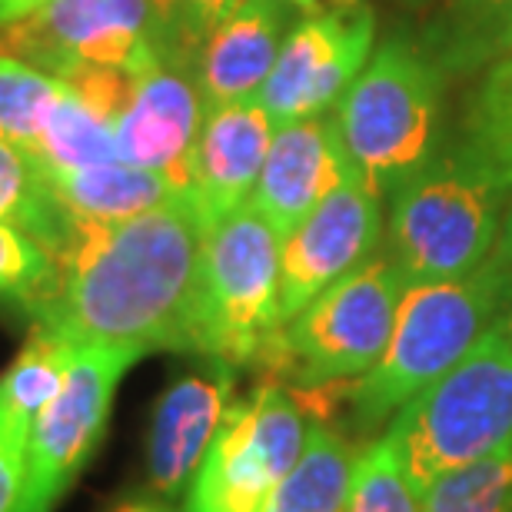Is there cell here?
<instances>
[{"label": "cell", "mask_w": 512, "mask_h": 512, "mask_svg": "<svg viewBox=\"0 0 512 512\" xmlns=\"http://www.w3.org/2000/svg\"><path fill=\"white\" fill-rule=\"evenodd\" d=\"M207 230L190 190L120 223H70L57 253V290L34 326L77 346L190 353Z\"/></svg>", "instance_id": "6da1fadb"}, {"label": "cell", "mask_w": 512, "mask_h": 512, "mask_svg": "<svg viewBox=\"0 0 512 512\" xmlns=\"http://www.w3.org/2000/svg\"><path fill=\"white\" fill-rule=\"evenodd\" d=\"M509 286V270L493 256L456 280L406 283L383 356L360 380L333 386L350 406L346 429L360 443L380 436L409 399L453 370L493 330Z\"/></svg>", "instance_id": "7a4b0ae2"}, {"label": "cell", "mask_w": 512, "mask_h": 512, "mask_svg": "<svg viewBox=\"0 0 512 512\" xmlns=\"http://www.w3.org/2000/svg\"><path fill=\"white\" fill-rule=\"evenodd\" d=\"M383 439L423 489L512 439V346L489 330L453 370L389 419Z\"/></svg>", "instance_id": "3957f363"}, {"label": "cell", "mask_w": 512, "mask_h": 512, "mask_svg": "<svg viewBox=\"0 0 512 512\" xmlns=\"http://www.w3.org/2000/svg\"><path fill=\"white\" fill-rule=\"evenodd\" d=\"M443 84V74L419 44L389 37L336 104L346 157L380 197H389L433 160Z\"/></svg>", "instance_id": "277c9868"}, {"label": "cell", "mask_w": 512, "mask_h": 512, "mask_svg": "<svg viewBox=\"0 0 512 512\" xmlns=\"http://www.w3.org/2000/svg\"><path fill=\"white\" fill-rule=\"evenodd\" d=\"M506 200L503 187L459 153L433 157L389 193L383 253L406 283L473 273L496 250Z\"/></svg>", "instance_id": "5b68a950"}, {"label": "cell", "mask_w": 512, "mask_h": 512, "mask_svg": "<svg viewBox=\"0 0 512 512\" xmlns=\"http://www.w3.org/2000/svg\"><path fill=\"white\" fill-rule=\"evenodd\" d=\"M283 237L247 200L207 230L190 320V353L240 366L263 363L280 330Z\"/></svg>", "instance_id": "8992f818"}, {"label": "cell", "mask_w": 512, "mask_h": 512, "mask_svg": "<svg viewBox=\"0 0 512 512\" xmlns=\"http://www.w3.org/2000/svg\"><path fill=\"white\" fill-rule=\"evenodd\" d=\"M403 290L406 276L386 253H376L286 320L263 366L296 393L360 380L386 350Z\"/></svg>", "instance_id": "52a82bcc"}, {"label": "cell", "mask_w": 512, "mask_h": 512, "mask_svg": "<svg viewBox=\"0 0 512 512\" xmlns=\"http://www.w3.org/2000/svg\"><path fill=\"white\" fill-rule=\"evenodd\" d=\"M0 44L50 77L80 67L140 74L157 60H187L150 0H47L0 30Z\"/></svg>", "instance_id": "ba28073f"}, {"label": "cell", "mask_w": 512, "mask_h": 512, "mask_svg": "<svg viewBox=\"0 0 512 512\" xmlns=\"http://www.w3.org/2000/svg\"><path fill=\"white\" fill-rule=\"evenodd\" d=\"M306 433L310 413L280 380L233 399L187 489L183 512H260L266 496L300 459Z\"/></svg>", "instance_id": "9c48e42d"}, {"label": "cell", "mask_w": 512, "mask_h": 512, "mask_svg": "<svg viewBox=\"0 0 512 512\" xmlns=\"http://www.w3.org/2000/svg\"><path fill=\"white\" fill-rule=\"evenodd\" d=\"M140 353L77 346L64 389L34 419L24 449V479L14 512H54L104 443L124 373Z\"/></svg>", "instance_id": "30bf717a"}, {"label": "cell", "mask_w": 512, "mask_h": 512, "mask_svg": "<svg viewBox=\"0 0 512 512\" xmlns=\"http://www.w3.org/2000/svg\"><path fill=\"white\" fill-rule=\"evenodd\" d=\"M373 44L376 17L366 0H326L283 37L256 104L276 127L330 114L370 64Z\"/></svg>", "instance_id": "8fae6325"}, {"label": "cell", "mask_w": 512, "mask_h": 512, "mask_svg": "<svg viewBox=\"0 0 512 512\" xmlns=\"http://www.w3.org/2000/svg\"><path fill=\"white\" fill-rule=\"evenodd\" d=\"M383 240L380 193L346 160L340 183L283 237L280 326L326 286L373 260Z\"/></svg>", "instance_id": "7c38bea8"}, {"label": "cell", "mask_w": 512, "mask_h": 512, "mask_svg": "<svg viewBox=\"0 0 512 512\" xmlns=\"http://www.w3.org/2000/svg\"><path fill=\"white\" fill-rule=\"evenodd\" d=\"M203 97L187 60H157L133 74L130 100L117 120L120 160L163 173L190 190V167L203 127Z\"/></svg>", "instance_id": "4fadbf2b"}, {"label": "cell", "mask_w": 512, "mask_h": 512, "mask_svg": "<svg viewBox=\"0 0 512 512\" xmlns=\"http://www.w3.org/2000/svg\"><path fill=\"white\" fill-rule=\"evenodd\" d=\"M233 373V366L210 360L207 370L180 373L157 396L147 429V479L157 496L177 499L190 489L223 416L237 399Z\"/></svg>", "instance_id": "5bb4252c"}, {"label": "cell", "mask_w": 512, "mask_h": 512, "mask_svg": "<svg viewBox=\"0 0 512 512\" xmlns=\"http://www.w3.org/2000/svg\"><path fill=\"white\" fill-rule=\"evenodd\" d=\"M346 160L336 117L320 114L276 127L250 203L286 237L340 183Z\"/></svg>", "instance_id": "9a60e30c"}, {"label": "cell", "mask_w": 512, "mask_h": 512, "mask_svg": "<svg viewBox=\"0 0 512 512\" xmlns=\"http://www.w3.org/2000/svg\"><path fill=\"white\" fill-rule=\"evenodd\" d=\"M273 133L276 124L256 100L207 110L193 150L190 193L210 227L250 200Z\"/></svg>", "instance_id": "2e32d148"}, {"label": "cell", "mask_w": 512, "mask_h": 512, "mask_svg": "<svg viewBox=\"0 0 512 512\" xmlns=\"http://www.w3.org/2000/svg\"><path fill=\"white\" fill-rule=\"evenodd\" d=\"M283 0H243L203 37L193 57L203 110L247 104L260 90L283 47Z\"/></svg>", "instance_id": "e0dca14e"}, {"label": "cell", "mask_w": 512, "mask_h": 512, "mask_svg": "<svg viewBox=\"0 0 512 512\" xmlns=\"http://www.w3.org/2000/svg\"><path fill=\"white\" fill-rule=\"evenodd\" d=\"M419 50L443 80L486 74L512 54V0H443L419 34Z\"/></svg>", "instance_id": "ac0fdd59"}, {"label": "cell", "mask_w": 512, "mask_h": 512, "mask_svg": "<svg viewBox=\"0 0 512 512\" xmlns=\"http://www.w3.org/2000/svg\"><path fill=\"white\" fill-rule=\"evenodd\" d=\"M44 177L70 223H120L187 193L163 173L130 167L124 160Z\"/></svg>", "instance_id": "d6986e66"}, {"label": "cell", "mask_w": 512, "mask_h": 512, "mask_svg": "<svg viewBox=\"0 0 512 512\" xmlns=\"http://www.w3.org/2000/svg\"><path fill=\"white\" fill-rule=\"evenodd\" d=\"M363 443L343 423L310 419L300 459L290 466L260 512H346L353 466Z\"/></svg>", "instance_id": "ffe728a7"}, {"label": "cell", "mask_w": 512, "mask_h": 512, "mask_svg": "<svg viewBox=\"0 0 512 512\" xmlns=\"http://www.w3.org/2000/svg\"><path fill=\"white\" fill-rule=\"evenodd\" d=\"M77 343L34 326L17 360L0 373V429L30 436L34 419L64 389L67 370L74 363Z\"/></svg>", "instance_id": "44dd1931"}, {"label": "cell", "mask_w": 512, "mask_h": 512, "mask_svg": "<svg viewBox=\"0 0 512 512\" xmlns=\"http://www.w3.org/2000/svg\"><path fill=\"white\" fill-rule=\"evenodd\" d=\"M453 153L489 173L512 200V54L489 67L469 97L463 137Z\"/></svg>", "instance_id": "7402d4cb"}, {"label": "cell", "mask_w": 512, "mask_h": 512, "mask_svg": "<svg viewBox=\"0 0 512 512\" xmlns=\"http://www.w3.org/2000/svg\"><path fill=\"white\" fill-rule=\"evenodd\" d=\"M30 157L44 173L117 163V120L67 87V94L50 110L44 133H40Z\"/></svg>", "instance_id": "603a6c76"}, {"label": "cell", "mask_w": 512, "mask_h": 512, "mask_svg": "<svg viewBox=\"0 0 512 512\" xmlns=\"http://www.w3.org/2000/svg\"><path fill=\"white\" fill-rule=\"evenodd\" d=\"M0 223H17L60 253L67 243L70 220L50 193L44 170L27 150L0 140Z\"/></svg>", "instance_id": "cb8c5ba5"}, {"label": "cell", "mask_w": 512, "mask_h": 512, "mask_svg": "<svg viewBox=\"0 0 512 512\" xmlns=\"http://www.w3.org/2000/svg\"><path fill=\"white\" fill-rule=\"evenodd\" d=\"M67 94L60 77L14 54H0V140L34 153L50 110Z\"/></svg>", "instance_id": "d4e9b609"}, {"label": "cell", "mask_w": 512, "mask_h": 512, "mask_svg": "<svg viewBox=\"0 0 512 512\" xmlns=\"http://www.w3.org/2000/svg\"><path fill=\"white\" fill-rule=\"evenodd\" d=\"M419 496L423 512H512V439L476 463L449 469Z\"/></svg>", "instance_id": "484cf974"}, {"label": "cell", "mask_w": 512, "mask_h": 512, "mask_svg": "<svg viewBox=\"0 0 512 512\" xmlns=\"http://www.w3.org/2000/svg\"><path fill=\"white\" fill-rule=\"evenodd\" d=\"M57 253L17 223H0V303L34 316L57 290Z\"/></svg>", "instance_id": "4316f807"}, {"label": "cell", "mask_w": 512, "mask_h": 512, "mask_svg": "<svg viewBox=\"0 0 512 512\" xmlns=\"http://www.w3.org/2000/svg\"><path fill=\"white\" fill-rule=\"evenodd\" d=\"M346 512H423V496L383 436L363 443L356 456Z\"/></svg>", "instance_id": "83f0119b"}, {"label": "cell", "mask_w": 512, "mask_h": 512, "mask_svg": "<svg viewBox=\"0 0 512 512\" xmlns=\"http://www.w3.org/2000/svg\"><path fill=\"white\" fill-rule=\"evenodd\" d=\"M243 0H183V14H180V37L190 57H197V47L203 44V37L220 24L223 17H230Z\"/></svg>", "instance_id": "f1b7e54d"}, {"label": "cell", "mask_w": 512, "mask_h": 512, "mask_svg": "<svg viewBox=\"0 0 512 512\" xmlns=\"http://www.w3.org/2000/svg\"><path fill=\"white\" fill-rule=\"evenodd\" d=\"M24 449L27 436L0 429V512H14L24 479Z\"/></svg>", "instance_id": "f546056e"}, {"label": "cell", "mask_w": 512, "mask_h": 512, "mask_svg": "<svg viewBox=\"0 0 512 512\" xmlns=\"http://www.w3.org/2000/svg\"><path fill=\"white\" fill-rule=\"evenodd\" d=\"M153 7H157V14L160 20L167 24V30L173 34V40H177V47H180V54L183 57H190L187 54V47H183V37H180V14H183V0H150ZM193 60V57H190Z\"/></svg>", "instance_id": "4dcf8cb0"}, {"label": "cell", "mask_w": 512, "mask_h": 512, "mask_svg": "<svg viewBox=\"0 0 512 512\" xmlns=\"http://www.w3.org/2000/svg\"><path fill=\"white\" fill-rule=\"evenodd\" d=\"M47 0H0V30L17 24L20 17L34 14L37 7H44Z\"/></svg>", "instance_id": "1f68e13d"}, {"label": "cell", "mask_w": 512, "mask_h": 512, "mask_svg": "<svg viewBox=\"0 0 512 512\" xmlns=\"http://www.w3.org/2000/svg\"><path fill=\"white\" fill-rule=\"evenodd\" d=\"M493 260L503 263V266H512V210L506 213V220H503V233H499V243H496V250H493Z\"/></svg>", "instance_id": "d6a6232c"}, {"label": "cell", "mask_w": 512, "mask_h": 512, "mask_svg": "<svg viewBox=\"0 0 512 512\" xmlns=\"http://www.w3.org/2000/svg\"><path fill=\"white\" fill-rule=\"evenodd\" d=\"M493 330L503 336V340L512 346V286H509V293H506V300L503 306H499V313H496V323H493Z\"/></svg>", "instance_id": "836d02e7"}, {"label": "cell", "mask_w": 512, "mask_h": 512, "mask_svg": "<svg viewBox=\"0 0 512 512\" xmlns=\"http://www.w3.org/2000/svg\"><path fill=\"white\" fill-rule=\"evenodd\" d=\"M117 512H177V509L160 506V503H127V506H120Z\"/></svg>", "instance_id": "e575fe53"}, {"label": "cell", "mask_w": 512, "mask_h": 512, "mask_svg": "<svg viewBox=\"0 0 512 512\" xmlns=\"http://www.w3.org/2000/svg\"><path fill=\"white\" fill-rule=\"evenodd\" d=\"M283 4H290L296 10H306V14H313V10L320 7V0H283Z\"/></svg>", "instance_id": "d590c367"}, {"label": "cell", "mask_w": 512, "mask_h": 512, "mask_svg": "<svg viewBox=\"0 0 512 512\" xmlns=\"http://www.w3.org/2000/svg\"><path fill=\"white\" fill-rule=\"evenodd\" d=\"M406 4H413V7H423V4H429V0H406Z\"/></svg>", "instance_id": "8d00e7d4"}, {"label": "cell", "mask_w": 512, "mask_h": 512, "mask_svg": "<svg viewBox=\"0 0 512 512\" xmlns=\"http://www.w3.org/2000/svg\"><path fill=\"white\" fill-rule=\"evenodd\" d=\"M506 270H509V276H512V266H506Z\"/></svg>", "instance_id": "74e56055"}]
</instances>
